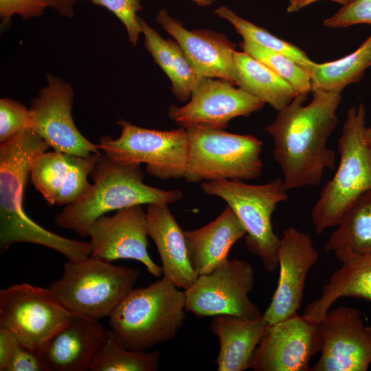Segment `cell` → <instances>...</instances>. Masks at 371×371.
Masks as SVG:
<instances>
[{"label": "cell", "mask_w": 371, "mask_h": 371, "mask_svg": "<svg viewBox=\"0 0 371 371\" xmlns=\"http://www.w3.org/2000/svg\"><path fill=\"white\" fill-rule=\"evenodd\" d=\"M312 100L297 95L266 128L273 140V157L286 188L317 186L326 169L333 170L335 153L327 142L337 124L341 93L312 89Z\"/></svg>", "instance_id": "cell-1"}, {"label": "cell", "mask_w": 371, "mask_h": 371, "mask_svg": "<svg viewBox=\"0 0 371 371\" xmlns=\"http://www.w3.org/2000/svg\"><path fill=\"white\" fill-rule=\"evenodd\" d=\"M50 148L31 128L0 144V249L17 243H30L66 255L71 239L61 236L32 221L23 207V194L32 163Z\"/></svg>", "instance_id": "cell-2"}, {"label": "cell", "mask_w": 371, "mask_h": 371, "mask_svg": "<svg viewBox=\"0 0 371 371\" xmlns=\"http://www.w3.org/2000/svg\"><path fill=\"white\" fill-rule=\"evenodd\" d=\"M91 176L89 190L76 202L65 206L55 216L56 225L81 237L87 236L89 225L113 210L150 203L170 204L183 196L178 189L165 190L143 182L140 164L111 159L102 153Z\"/></svg>", "instance_id": "cell-3"}, {"label": "cell", "mask_w": 371, "mask_h": 371, "mask_svg": "<svg viewBox=\"0 0 371 371\" xmlns=\"http://www.w3.org/2000/svg\"><path fill=\"white\" fill-rule=\"evenodd\" d=\"M186 297L163 276L133 289L108 317L116 340L132 350H147L175 337L186 318Z\"/></svg>", "instance_id": "cell-4"}, {"label": "cell", "mask_w": 371, "mask_h": 371, "mask_svg": "<svg viewBox=\"0 0 371 371\" xmlns=\"http://www.w3.org/2000/svg\"><path fill=\"white\" fill-rule=\"evenodd\" d=\"M366 114L363 103L347 111L337 141L340 159L337 170L322 187L311 213L317 234L337 227L352 201L371 190V146L365 139Z\"/></svg>", "instance_id": "cell-5"}, {"label": "cell", "mask_w": 371, "mask_h": 371, "mask_svg": "<svg viewBox=\"0 0 371 371\" xmlns=\"http://www.w3.org/2000/svg\"><path fill=\"white\" fill-rule=\"evenodd\" d=\"M139 276L137 269L89 256L78 261L68 260L61 277L49 289L71 313L100 319L109 317L131 292Z\"/></svg>", "instance_id": "cell-6"}, {"label": "cell", "mask_w": 371, "mask_h": 371, "mask_svg": "<svg viewBox=\"0 0 371 371\" xmlns=\"http://www.w3.org/2000/svg\"><path fill=\"white\" fill-rule=\"evenodd\" d=\"M186 129L189 150L183 178L187 182L245 181L261 175L263 142L258 138L199 126Z\"/></svg>", "instance_id": "cell-7"}, {"label": "cell", "mask_w": 371, "mask_h": 371, "mask_svg": "<svg viewBox=\"0 0 371 371\" xmlns=\"http://www.w3.org/2000/svg\"><path fill=\"white\" fill-rule=\"evenodd\" d=\"M206 194L224 200L246 230L245 243L251 254L261 259L264 269L271 273L278 267L280 238L274 233L271 215L277 205L288 199L282 179L262 185L244 181L218 180L201 183Z\"/></svg>", "instance_id": "cell-8"}, {"label": "cell", "mask_w": 371, "mask_h": 371, "mask_svg": "<svg viewBox=\"0 0 371 371\" xmlns=\"http://www.w3.org/2000/svg\"><path fill=\"white\" fill-rule=\"evenodd\" d=\"M117 139L103 136L99 148L111 159L127 164H145L146 172L161 180L183 178L188 157L187 129L158 131L139 127L120 119Z\"/></svg>", "instance_id": "cell-9"}, {"label": "cell", "mask_w": 371, "mask_h": 371, "mask_svg": "<svg viewBox=\"0 0 371 371\" xmlns=\"http://www.w3.org/2000/svg\"><path fill=\"white\" fill-rule=\"evenodd\" d=\"M71 315L49 288L22 283L0 290V327L10 330L21 344L34 352L42 353Z\"/></svg>", "instance_id": "cell-10"}, {"label": "cell", "mask_w": 371, "mask_h": 371, "mask_svg": "<svg viewBox=\"0 0 371 371\" xmlns=\"http://www.w3.org/2000/svg\"><path fill=\"white\" fill-rule=\"evenodd\" d=\"M254 282V271L249 262L228 259L211 273L199 276L184 290L186 311L197 317L231 315L256 318L262 313L249 297Z\"/></svg>", "instance_id": "cell-11"}, {"label": "cell", "mask_w": 371, "mask_h": 371, "mask_svg": "<svg viewBox=\"0 0 371 371\" xmlns=\"http://www.w3.org/2000/svg\"><path fill=\"white\" fill-rule=\"evenodd\" d=\"M46 82L30 108V128L55 151L81 157L100 153L98 144L88 140L74 122L71 85L53 74L47 76Z\"/></svg>", "instance_id": "cell-12"}, {"label": "cell", "mask_w": 371, "mask_h": 371, "mask_svg": "<svg viewBox=\"0 0 371 371\" xmlns=\"http://www.w3.org/2000/svg\"><path fill=\"white\" fill-rule=\"evenodd\" d=\"M322 349L319 322L295 313L265 330L254 353L255 371H308Z\"/></svg>", "instance_id": "cell-13"}, {"label": "cell", "mask_w": 371, "mask_h": 371, "mask_svg": "<svg viewBox=\"0 0 371 371\" xmlns=\"http://www.w3.org/2000/svg\"><path fill=\"white\" fill-rule=\"evenodd\" d=\"M265 104L225 80L202 77L189 102L183 106H170L168 115L185 128L199 126L223 130L233 118L249 116Z\"/></svg>", "instance_id": "cell-14"}, {"label": "cell", "mask_w": 371, "mask_h": 371, "mask_svg": "<svg viewBox=\"0 0 371 371\" xmlns=\"http://www.w3.org/2000/svg\"><path fill=\"white\" fill-rule=\"evenodd\" d=\"M322 349L311 371H366L371 364V326L356 308L328 310L319 322Z\"/></svg>", "instance_id": "cell-15"}, {"label": "cell", "mask_w": 371, "mask_h": 371, "mask_svg": "<svg viewBox=\"0 0 371 371\" xmlns=\"http://www.w3.org/2000/svg\"><path fill=\"white\" fill-rule=\"evenodd\" d=\"M90 237V256L113 262L132 259L142 263L156 278L163 275L148 251V228L141 205L128 207L111 216L103 215L93 222L87 229Z\"/></svg>", "instance_id": "cell-16"}, {"label": "cell", "mask_w": 371, "mask_h": 371, "mask_svg": "<svg viewBox=\"0 0 371 371\" xmlns=\"http://www.w3.org/2000/svg\"><path fill=\"white\" fill-rule=\"evenodd\" d=\"M318 258V252L308 234L292 227L283 231L278 250V284L262 314L269 325L297 313L302 302L307 274Z\"/></svg>", "instance_id": "cell-17"}, {"label": "cell", "mask_w": 371, "mask_h": 371, "mask_svg": "<svg viewBox=\"0 0 371 371\" xmlns=\"http://www.w3.org/2000/svg\"><path fill=\"white\" fill-rule=\"evenodd\" d=\"M100 153L87 157L57 152H44L34 160L30 178L34 188L49 205H70L89 190L88 181Z\"/></svg>", "instance_id": "cell-18"}, {"label": "cell", "mask_w": 371, "mask_h": 371, "mask_svg": "<svg viewBox=\"0 0 371 371\" xmlns=\"http://www.w3.org/2000/svg\"><path fill=\"white\" fill-rule=\"evenodd\" d=\"M156 21L178 43L200 77L221 78L236 85V45L224 34L209 30L190 31L165 8L158 12Z\"/></svg>", "instance_id": "cell-19"}, {"label": "cell", "mask_w": 371, "mask_h": 371, "mask_svg": "<svg viewBox=\"0 0 371 371\" xmlns=\"http://www.w3.org/2000/svg\"><path fill=\"white\" fill-rule=\"evenodd\" d=\"M106 333L99 319L72 313L41 354L52 371H87L104 341Z\"/></svg>", "instance_id": "cell-20"}, {"label": "cell", "mask_w": 371, "mask_h": 371, "mask_svg": "<svg viewBox=\"0 0 371 371\" xmlns=\"http://www.w3.org/2000/svg\"><path fill=\"white\" fill-rule=\"evenodd\" d=\"M146 217L148 234L157 247L164 276L177 287L188 289L199 276L188 258L184 231L168 204H148Z\"/></svg>", "instance_id": "cell-21"}, {"label": "cell", "mask_w": 371, "mask_h": 371, "mask_svg": "<svg viewBox=\"0 0 371 371\" xmlns=\"http://www.w3.org/2000/svg\"><path fill=\"white\" fill-rule=\"evenodd\" d=\"M246 230L229 206L203 227L184 231L188 255L198 276L208 274L228 260L234 243L245 237Z\"/></svg>", "instance_id": "cell-22"}, {"label": "cell", "mask_w": 371, "mask_h": 371, "mask_svg": "<svg viewBox=\"0 0 371 371\" xmlns=\"http://www.w3.org/2000/svg\"><path fill=\"white\" fill-rule=\"evenodd\" d=\"M341 266L323 286L319 298L310 302L302 315L320 322L341 297L371 301V253L355 254L346 249L334 251Z\"/></svg>", "instance_id": "cell-23"}, {"label": "cell", "mask_w": 371, "mask_h": 371, "mask_svg": "<svg viewBox=\"0 0 371 371\" xmlns=\"http://www.w3.org/2000/svg\"><path fill=\"white\" fill-rule=\"evenodd\" d=\"M269 324L262 314L254 319L231 315L213 316L210 328L218 339L219 352L214 363L218 371H243L251 359Z\"/></svg>", "instance_id": "cell-24"}, {"label": "cell", "mask_w": 371, "mask_h": 371, "mask_svg": "<svg viewBox=\"0 0 371 371\" xmlns=\"http://www.w3.org/2000/svg\"><path fill=\"white\" fill-rule=\"evenodd\" d=\"M236 85L278 111L297 95L292 86L272 69L245 52H235Z\"/></svg>", "instance_id": "cell-25"}, {"label": "cell", "mask_w": 371, "mask_h": 371, "mask_svg": "<svg viewBox=\"0 0 371 371\" xmlns=\"http://www.w3.org/2000/svg\"><path fill=\"white\" fill-rule=\"evenodd\" d=\"M324 245L326 252L346 249L371 253V190L360 194L348 205Z\"/></svg>", "instance_id": "cell-26"}, {"label": "cell", "mask_w": 371, "mask_h": 371, "mask_svg": "<svg viewBox=\"0 0 371 371\" xmlns=\"http://www.w3.org/2000/svg\"><path fill=\"white\" fill-rule=\"evenodd\" d=\"M370 67L371 34L351 54L334 61L314 63L308 72L311 76L312 89L341 93L350 84L360 81L365 71Z\"/></svg>", "instance_id": "cell-27"}, {"label": "cell", "mask_w": 371, "mask_h": 371, "mask_svg": "<svg viewBox=\"0 0 371 371\" xmlns=\"http://www.w3.org/2000/svg\"><path fill=\"white\" fill-rule=\"evenodd\" d=\"M160 352L157 350H132L124 348L106 330V337L95 354L90 371H155L158 370Z\"/></svg>", "instance_id": "cell-28"}, {"label": "cell", "mask_w": 371, "mask_h": 371, "mask_svg": "<svg viewBox=\"0 0 371 371\" xmlns=\"http://www.w3.org/2000/svg\"><path fill=\"white\" fill-rule=\"evenodd\" d=\"M214 13L229 22L236 32L242 36L243 40L283 54L301 65L307 71L315 63L298 47L276 37L265 29L241 18L227 6L223 5L217 8Z\"/></svg>", "instance_id": "cell-29"}, {"label": "cell", "mask_w": 371, "mask_h": 371, "mask_svg": "<svg viewBox=\"0 0 371 371\" xmlns=\"http://www.w3.org/2000/svg\"><path fill=\"white\" fill-rule=\"evenodd\" d=\"M240 45L243 52L267 65L288 82L297 95H307L311 92L310 74L289 57L245 40Z\"/></svg>", "instance_id": "cell-30"}, {"label": "cell", "mask_w": 371, "mask_h": 371, "mask_svg": "<svg viewBox=\"0 0 371 371\" xmlns=\"http://www.w3.org/2000/svg\"><path fill=\"white\" fill-rule=\"evenodd\" d=\"M168 41L174 56L173 71L170 79L171 91L177 100L187 102L202 77L194 71L178 43L170 38Z\"/></svg>", "instance_id": "cell-31"}, {"label": "cell", "mask_w": 371, "mask_h": 371, "mask_svg": "<svg viewBox=\"0 0 371 371\" xmlns=\"http://www.w3.org/2000/svg\"><path fill=\"white\" fill-rule=\"evenodd\" d=\"M30 126V109L10 98H1L0 144L12 139Z\"/></svg>", "instance_id": "cell-32"}, {"label": "cell", "mask_w": 371, "mask_h": 371, "mask_svg": "<svg viewBox=\"0 0 371 371\" xmlns=\"http://www.w3.org/2000/svg\"><path fill=\"white\" fill-rule=\"evenodd\" d=\"M96 5L106 8L113 12L124 25L128 40L135 46L142 28L137 12L142 10L141 0H90Z\"/></svg>", "instance_id": "cell-33"}, {"label": "cell", "mask_w": 371, "mask_h": 371, "mask_svg": "<svg viewBox=\"0 0 371 371\" xmlns=\"http://www.w3.org/2000/svg\"><path fill=\"white\" fill-rule=\"evenodd\" d=\"M139 21L144 36L145 49L151 55L155 63L170 79L174 67V56L168 38H163L153 27L140 17Z\"/></svg>", "instance_id": "cell-34"}, {"label": "cell", "mask_w": 371, "mask_h": 371, "mask_svg": "<svg viewBox=\"0 0 371 371\" xmlns=\"http://www.w3.org/2000/svg\"><path fill=\"white\" fill-rule=\"evenodd\" d=\"M359 23L371 25V0H354L323 22L328 28H344Z\"/></svg>", "instance_id": "cell-35"}, {"label": "cell", "mask_w": 371, "mask_h": 371, "mask_svg": "<svg viewBox=\"0 0 371 371\" xmlns=\"http://www.w3.org/2000/svg\"><path fill=\"white\" fill-rule=\"evenodd\" d=\"M49 7L50 0H0L1 26L8 27L12 16L15 14L23 20L40 16Z\"/></svg>", "instance_id": "cell-36"}, {"label": "cell", "mask_w": 371, "mask_h": 371, "mask_svg": "<svg viewBox=\"0 0 371 371\" xmlns=\"http://www.w3.org/2000/svg\"><path fill=\"white\" fill-rule=\"evenodd\" d=\"M5 371H52L41 353L25 347L19 341Z\"/></svg>", "instance_id": "cell-37"}, {"label": "cell", "mask_w": 371, "mask_h": 371, "mask_svg": "<svg viewBox=\"0 0 371 371\" xmlns=\"http://www.w3.org/2000/svg\"><path fill=\"white\" fill-rule=\"evenodd\" d=\"M18 341L16 337L10 330L0 327L1 371H5Z\"/></svg>", "instance_id": "cell-38"}, {"label": "cell", "mask_w": 371, "mask_h": 371, "mask_svg": "<svg viewBox=\"0 0 371 371\" xmlns=\"http://www.w3.org/2000/svg\"><path fill=\"white\" fill-rule=\"evenodd\" d=\"M77 0H50V8L60 16L72 18L74 16V6Z\"/></svg>", "instance_id": "cell-39"}, {"label": "cell", "mask_w": 371, "mask_h": 371, "mask_svg": "<svg viewBox=\"0 0 371 371\" xmlns=\"http://www.w3.org/2000/svg\"><path fill=\"white\" fill-rule=\"evenodd\" d=\"M319 0H288L286 11L289 13H293L299 11L304 7L315 3ZM343 5H347L354 0H330Z\"/></svg>", "instance_id": "cell-40"}, {"label": "cell", "mask_w": 371, "mask_h": 371, "mask_svg": "<svg viewBox=\"0 0 371 371\" xmlns=\"http://www.w3.org/2000/svg\"><path fill=\"white\" fill-rule=\"evenodd\" d=\"M365 139L368 144L371 146V127L365 129Z\"/></svg>", "instance_id": "cell-41"}, {"label": "cell", "mask_w": 371, "mask_h": 371, "mask_svg": "<svg viewBox=\"0 0 371 371\" xmlns=\"http://www.w3.org/2000/svg\"><path fill=\"white\" fill-rule=\"evenodd\" d=\"M192 2L200 6H208V3L204 0H191Z\"/></svg>", "instance_id": "cell-42"}, {"label": "cell", "mask_w": 371, "mask_h": 371, "mask_svg": "<svg viewBox=\"0 0 371 371\" xmlns=\"http://www.w3.org/2000/svg\"><path fill=\"white\" fill-rule=\"evenodd\" d=\"M204 1H205L208 3V5H210L212 4L214 2H216L218 0H204Z\"/></svg>", "instance_id": "cell-43"}]
</instances>
